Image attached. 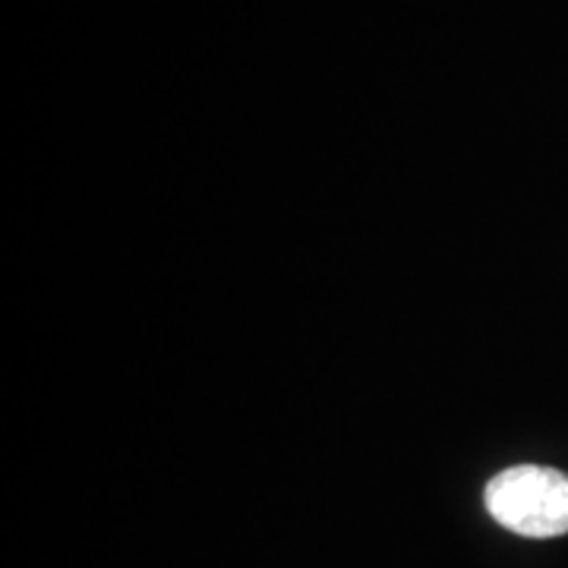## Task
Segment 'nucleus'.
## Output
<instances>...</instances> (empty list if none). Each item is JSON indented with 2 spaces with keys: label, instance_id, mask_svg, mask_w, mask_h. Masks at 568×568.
Returning <instances> with one entry per match:
<instances>
[{
  "label": "nucleus",
  "instance_id": "nucleus-1",
  "mask_svg": "<svg viewBox=\"0 0 568 568\" xmlns=\"http://www.w3.org/2000/svg\"><path fill=\"white\" fill-rule=\"evenodd\" d=\"M487 511L511 534L547 540L568 534V474L518 465L487 484Z\"/></svg>",
  "mask_w": 568,
  "mask_h": 568
}]
</instances>
